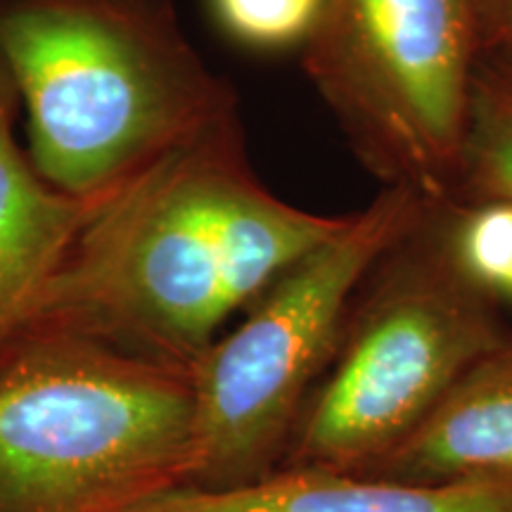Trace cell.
Returning a JSON list of instances; mask_svg holds the SVG:
<instances>
[{"mask_svg":"<svg viewBox=\"0 0 512 512\" xmlns=\"http://www.w3.org/2000/svg\"><path fill=\"white\" fill-rule=\"evenodd\" d=\"M484 53L512 57V0H479Z\"/></svg>","mask_w":512,"mask_h":512,"instance_id":"cell-13","label":"cell"},{"mask_svg":"<svg viewBox=\"0 0 512 512\" xmlns=\"http://www.w3.org/2000/svg\"><path fill=\"white\" fill-rule=\"evenodd\" d=\"M482 53L479 0H328L302 67L382 188L441 209Z\"/></svg>","mask_w":512,"mask_h":512,"instance_id":"cell-6","label":"cell"},{"mask_svg":"<svg viewBox=\"0 0 512 512\" xmlns=\"http://www.w3.org/2000/svg\"><path fill=\"white\" fill-rule=\"evenodd\" d=\"M133 512H512V484H415L287 467L230 489L178 486Z\"/></svg>","mask_w":512,"mask_h":512,"instance_id":"cell-8","label":"cell"},{"mask_svg":"<svg viewBox=\"0 0 512 512\" xmlns=\"http://www.w3.org/2000/svg\"><path fill=\"white\" fill-rule=\"evenodd\" d=\"M0 62L50 188L102 202L238 107L185 36L174 0H0Z\"/></svg>","mask_w":512,"mask_h":512,"instance_id":"cell-2","label":"cell"},{"mask_svg":"<svg viewBox=\"0 0 512 512\" xmlns=\"http://www.w3.org/2000/svg\"><path fill=\"white\" fill-rule=\"evenodd\" d=\"M430 209L413 192L382 188L192 363V486L230 489L271 472L335 354L358 287Z\"/></svg>","mask_w":512,"mask_h":512,"instance_id":"cell-5","label":"cell"},{"mask_svg":"<svg viewBox=\"0 0 512 512\" xmlns=\"http://www.w3.org/2000/svg\"><path fill=\"white\" fill-rule=\"evenodd\" d=\"M349 219L273 195L249 162L233 107L95 204L31 330L72 332L190 370L226 318Z\"/></svg>","mask_w":512,"mask_h":512,"instance_id":"cell-1","label":"cell"},{"mask_svg":"<svg viewBox=\"0 0 512 512\" xmlns=\"http://www.w3.org/2000/svg\"><path fill=\"white\" fill-rule=\"evenodd\" d=\"M328 0H209L214 22L242 48L259 53L302 50Z\"/></svg>","mask_w":512,"mask_h":512,"instance_id":"cell-12","label":"cell"},{"mask_svg":"<svg viewBox=\"0 0 512 512\" xmlns=\"http://www.w3.org/2000/svg\"><path fill=\"white\" fill-rule=\"evenodd\" d=\"M192 373L60 330L0 366V512H133L192 482Z\"/></svg>","mask_w":512,"mask_h":512,"instance_id":"cell-3","label":"cell"},{"mask_svg":"<svg viewBox=\"0 0 512 512\" xmlns=\"http://www.w3.org/2000/svg\"><path fill=\"white\" fill-rule=\"evenodd\" d=\"M512 204V57L482 53L472 76L456 204Z\"/></svg>","mask_w":512,"mask_h":512,"instance_id":"cell-10","label":"cell"},{"mask_svg":"<svg viewBox=\"0 0 512 512\" xmlns=\"http://www.w3.org/2000/svg\"><path fill=\"white\" fill-rule=\"evenodd\" d=\"M19 100L0 62V366L29 335L43 292L95 204L50 188L17 143Z\"/></svg>","mask_w":512,"mask_h":512,"instance_id":"cell-7","label":"cell"},{"mask_svg":"<svg viewBox=\"0 0 512 512\" xmlns=\"http://www.w3.org/2000/svg\"><path fill=\"white\" fill-rule=\"evenodd\" d=\"M366 475L415 484H512V332Z\"/></svg>","mask_w":512,"mask_h":512,"instance_id":"cell-9","label":"cell"},{"mask_svg":"<svg viewBox=\"0 0 512 512\" xmlns=\"http://www.w3.org/2000/svg\"><path fill=\"white\" fill-rule=\"evenodd\" d=\"M448 249L439 209L373 266L290 441V467L368 472L505 335Z\"/></svg>","mask_w":512,"mask_h":512,"instance_id":"cell-4","label":"cell"},{"mask_svg":"<svg viewBox=\"0 0 512 512\" xmlns=\"http://www.w3.org/2000/svg\"><path fill=\"white\" fill-rule=\"evenodd\" d=\"M441 223L453 259L496 302H512V204L441 207Z\"/></svg>","mask_w":512,"mask_h":512,"instance_id":"cell-11","label":"cell"}]
</instances>
